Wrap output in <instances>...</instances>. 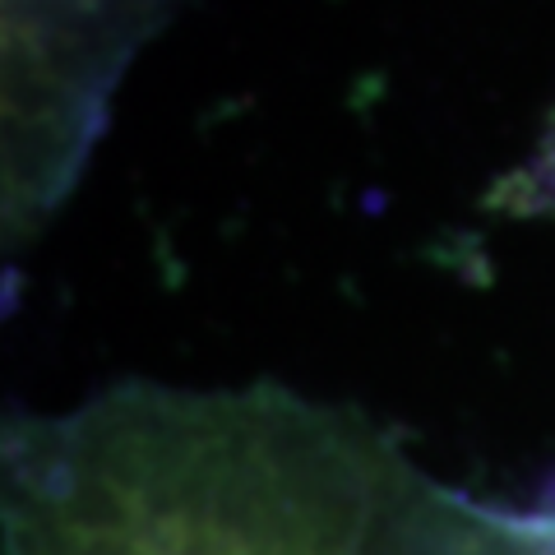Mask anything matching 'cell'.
Listing matches in <instances>:
<instances>
[{"mask_svg":"<svg viewBox=\"0 0 555 555\" xmlns=\"http://www.w3.org/2000/svg\"><path fill=\"white\" fill-rule=\"evenodd\" d=\"M5 555H555L375 422L283 385H116L5 440Z\"/></svg>","mask_w":555,"mask_h":555,"instance_id":"6da1fadb","label":"cell"}]
</instances>
